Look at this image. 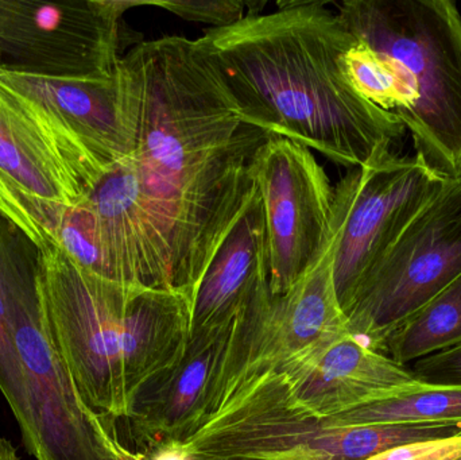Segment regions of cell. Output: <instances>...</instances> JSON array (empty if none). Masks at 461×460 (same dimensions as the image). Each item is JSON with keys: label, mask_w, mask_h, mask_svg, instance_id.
<instances>
[{"label": "cell", "mask_w": 461, "mask_h": 460, "mask_svg": "<svg viewBox=\"0 0 461 460\" xmlns=\"http://www.w3.org/2000/svg\"><path fill=\"white\" fill-rule=\"evenodd\" d=\"M0 280L21 369L15 413L35 460H124L118 434L78 394L57 347L38 280L37 248L0 215Z\"/></svg>", "instance_id": "cell-3"}, {"label": "cell", "mask_w": 461, "mask_h": 460, "mask_svg": "<svg viewBox=\"0 0 461 460\" xmlns=\"http://www.w3.org/2000/svg\"><path fill=\"white\" fill-rule=\"evenodd\" d=\"M343 65L347 78L360 96L394 113L403 124L416 104V96L394 59L357 40L344 54Z\"/></svg>", "instance_id": "cell-19"}, {"label": "cell", "mask_w": 461, "mask_h": 460, "mask_svg": "<svg viewBox=\"0 0 461 460\" xmlns=\"http://www.w3.org/2000/svg\"><path fill=\"white\" fill-rule=\"evenodd\" d=\"M347 29L394 59L416 96L403 122L416 156L444 180L461 177V15L452 0H348Z\"/></svg>", "instance_id": "cell-4"}, {"label": "cell", "mask_w": 461, "mask_h": 460, "mask_svg": "<svg viewBox=\"0 0 461 460\" xmlns=\"http://www.w3.org/2000/svg\"><path fill=\"white\" fill-rule=\"evenodd\" d=\"M459 460H461V458Z\"/></svg>", "instance_id": "cell-27"}, {"label": "cell", "mask_w": 461, "mask_h": 460, "mask_svg": "<svg viewBox=\"0 0 461 460\" xmlns=\"http://www.w3.org/2000/svg\"><path fill=\"white\" fill-rule=\"evenodd\" d=\"M357 41L324 3L282 2L273 13L205 29L194 42L223 78L244 123L354 169L406 130L347 78L344 54Z\"/></svg>", "instance_id": "cell-2"}, {"label": "cell", "mask_w": 461, "mask_h": 460, "mask_svg": "<svg viewBox=\"0 0 461 460\" xmlns=\"http://www.w3.org/2000/svg\"><path fill=\"white\" fill-rule=\"evenodd\" d=\"M54 242L81 269L119 284L115 265L103 237L99 216L88 197L64 211L57 226Z\"/></svg>", "instance_id": "cell-20"}, {"label": "cell", "mask_w": 461, "mask_h": 460, "mask_svg": "<svg viewBox=\"0 0 461 460\" xmlns=\"http://www.w3.org/2000/svg\"><path fill=\"white\" fill-rule=\"evenodd\" d=\"M461 275V177L446 180L371 270L346 312L381 353L390 334Z\"/></svg>", "instance_id": "cell-6"}, {"label": "cell", "mask_w": 461, "mask_h": 460, "mask_svg": "<svg viewBox=\"0 0 461 460\" xmlns=\"http://www.w3.org/2000/svg\"><path fill=\"white\" fill-rule=\"evenodd\" d=\"M249 175L262 200L270 292L282 297L321 253L335 188L311 149L278 135L257 149Z\"/></svg>", "instance_id": "cell-9"}, {"label": "cell", "mask_w": 461, "mask_h": 460, "mask_svg": "<svg viewBox=\"0 0 461 460\" xmlns=\"http://www.w3.org/2000/svg\"><path fill=\"white\" fill-rule=\"evenodd\" d=\"M461 434L444 439L408 443L384 451L367 460H459Z\"/></svg>", "instance_id": "cell-23"}, {"label": "cell", "mask_w": 461, "mask_h": 460, "mask_svg": "<svg viewBox=\"0 0 461 460\" xmlns=\"http://www.w3.org/2000/svg\"><path fill=\"white\" fill-rule=\"evenodd\" d=\"M461 434L456 426L328 427L322 423L301 447L271 460H367L390 448Z\"/></svg>", "instance_id": "cell-16"}, {"label": "cell", "mask_w": 461, "mask_h": 460, "mask_svg": "<svg viewBox=\"0 0 461 460\" xmlns=\"http://www.w3.org/2000/svg\"><path fill=\"white\" fill-rule=\"evenodd\" d=\"M270 297L265 215L255 186L203 278L192 311V335L229 326Z\"/></svg>", "instance_id": "cell-14"}, {"label": "cell", "mask_w": 461, "mask_h": 460, "mask_svg": "<svg viewBox=\"0 0 461 460\" xmlns=\"http://www.w3.org/2000/svg\"><path fill=\"white\" fill-rule=\"evenodd\" d=\"M276 372L284 377L290 408L321 421L421 383L351 332Z\"/></svg>", "instance_id": "cell-11"}, {"label": "cell", "mask_w": 461, "mask_h": 460, "mask_svg": "<svg viewBox=\"0 0 461 460\" xmlns=\"http://www.w3.org/2000/svg\"><path fill=\"white\" fill-rule=\"evenodd\" d=\"M91 194L15 95L0 84V215L41 248L54 242L64 211Z\"/></svg>", "instance_id": "cell-10"}, {"label": "cell", "mask_w": 461, "mask_h": 460, "mask_svg": "<svg viewBox=\"0 0 461 460\" xmlns=\"http://www.w3.org/2000/svg\"><path fill=\"white\" fill-rule=\"evenodd\" d=\"M132 149L88 199L124 285L183 293L192 308L249 203L268 137L244 123L194 40L167 35L119 59Z\"/></svg>", "instance_id": "cell-1"}, {"label": "cell", "mask_w": 461, "mask_h": 460, "mask_svg": "<svg viewBox=\"0 0 461 460\" xmlns=\"http://www.w3.org/2000/svg\"><path fill=\"white\" fill-rule=\"evenodd\" d=\"M124 460H143L142 456L140 454L132 453L129 448H126V453H124Z\"/></svg>", "instance_id": "cell-26"}, {"label": "cell", "mask_w": 461, "mask_h": 460, "mask_svg": "<svg viewBox=\"0 0 461 460\" xmlns=\"http://www.w3.org/2000/svg\"><path fill=\"white\" fill-rule=\"evenodd\" d=\"M192 308L180 292L130 289L124 311V385L130 410L157 378L180 364L192 338Z\"/></svg>", "instance_id": "cell-15"}, {"label": "cell", "mask_w": 461, "mask_h": 460, "mask_svg": "<svg viewBox=\"0 0 461 460\" xmlns=\"http://www.w3.org/2000/svg\"><path fill=\"white\" fill-rule=\"evenodd\" d=\"M392 148H379L333 191L335 285L344 313L371 270L446 183L419 156L401 157Z\"/></svg>", "instance_id": "cell-7"}, {"label": "cell", "mask_w": 461, "mask_h": 460, "mask_svg": "<svg viewBox=\"0 0 461 460\" xmlns=\"http://www.w3.org/2000/svg\"><path fill=\"white\" fill-rule=\"evenodd\" d=\"M338 234V223L330 218L327 240L314 264L285 296L274 297L258 356L262 374L348 334L335 285Z\"/></svg>", "instance_id": "cell-13"}, {"label": "cell", "mask_w": 461, "mask_h": 460, "mask_svg": "<svg viewBox=\"0 0 461 460\" xmlns=\"http://www.w3.org/2000/svg\"><path fill=\"white\" fill-rule=\"evenodd\" d=\"M0 460H19L15 448L3 437H0Z\"/></svg>", "instance_id": "cell-25"}, {"label": "cell", "mask_w": 461, "mask_h": 460, "mask_svg": "<svg viewBox=\"0 0 461 460\" xmlns=\"http://www.w3.org/2000/svg\"><path fill=\"white\" fill-rule=\"evenodd\" d=\"M411 372L429 385L461 386V345L419 359Z\"/></svg>", "instance_id": "cell-22"}, {"label": "cell", "mask_w": 461, "mask_h": 460, "mask_svg": "<svg viewBox=\"0 0 461 460\" xmlns=\"http://www.w3.org/2000/svg\"><path fill=\"white\" fill-rule=\"evenodd\" d=\"M328 427H461V386L419 383L411 388L322 420Z\"/></svg>", "instance_id": "cell-17"}, {"label": "cell", "mask_w": 461, "mask_h": 460, "mask_svg": "<svg viewBox=\"0 0 461 460\" xmlns=\"http://www.w3.org/2000/svg\"><path fill=\"white\" fill-rule=\"evenodd\" d=\"M146 5L164 8L189 22L211 24L210 29L230 26L249 15L247 3L240 0H154Z\"/></svg>", "instance_id": "cell-21"}, {"label": "cell", "mask_w": 461, "mask_h": 460, "mask_svg": "<svg viewBox=\"0 0 461 460\" xmlns=\"http://www.w3.org/2000/svg\"><path fill=\"white\" fill-rule=\"evenodd\" d=\"M37 264L49 323L76 389L116 432V420L131 416L122 338L132 286L86 272L56 242L37 248Z\"/></svg>", "instance_id": "cell-5"}, {"label": "cell", "mask_w": 461, "mask_h": 460, "mask_svg": "<svg viewBox=\"0 0 461 460\" xmlns=\"http://www.w3.org/2000/svg\"><path fill=\"white\" fill-rule=\"evenodd\" d=\"M235 321L192 335L180 364L138 397L129 419L138 454L180 445L202 428Z\"/></svg>", "instance_id": "cell-12"}, {"label": "cell", "mask_w": 461, "mask_h": 460, "mask_svg": "<svg viewBox=\"0 0 461 460\" xmlns=\"http://www.w3.org/2000/svg\"><path fill=\"white\" fill-rule=\"evenodd\" d=\"M140 456H142L143 460H268L257 458V456H211L199 455V454H186L183 453L175 445L158 448V450L153 451V453Z\"/></svg>", "instance_id": "cell-24"}, {"label": "cell", "mask_w": 461, "mask_h": 460, "mask_svg": "<svg viewBox=\"0 0 461 460\" xmlns=\"http://www.w3.org/2000/svg\"><path fill=\"white\" fill-rule=\"evenodd\" d=\"M460 345L461 275L398 326L381 353L403 366Z\"/></svg>", "instance_id": "cell-18"}, {"label": "cell", "mask_w": 461, "mask_h": 460, "mask_svg": "<svg viewBox=\"0 0 461 460\" xmlns=\"http://www.w3.org/2000/svg\"><path fill=\"white\" fill-rule=\"evenodd\" d=\"M130 0H0V69L49 78H107Z\"/></svg>", "instance_id": "cell-8"}]
</instances>
